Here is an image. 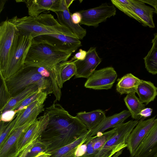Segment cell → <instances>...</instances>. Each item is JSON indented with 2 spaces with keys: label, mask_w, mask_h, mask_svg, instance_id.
<instances>
[{
  "label": "cell",
  "mask_w": 157,
  "mask_h": 157,
  "mask_svg": "<svg viewBox=\"0 0 157 157\" xmlns=\"http://www.w3.org/2000/svg\"><path fill=\"white\" fill-rule=\"evenodd\" d=\"M57 101L45 110L48 122L39 138L47 147L49 154L74 142L89 131L77 117L71 115Z\"/></svg>",
  "instance_id": "6da1fadb"
},
{
  "label": "cell",
  "mask_w": 157,
  "mask_h": 157,
  "mask_svg": "<svg viewBox=\"0 0 157 157\" xmlns=\"http://www.w3.org/2000/svg\"><path fill=\"white\" fill-rule=\"evenodd\" d=\"M21 34L33 38L45 34H62L77 37L69 29L59 24L51 14L43 13L34 17L14 16L9 20Z\"/></svg>",
  "instance_id": "7a4b0ae2"
},
{
  "label": "cell",
  "mask_w": 157,
  "mask_h": 157,
  "mask_svg": "<svg viewBox=\"0 0 157 157\" xmlns=\"http://www.w3.org/2000/svg\"><path fill=\"white\" fill-rule=\"evenodd\" d=\"M72 54L58 51L48 44L32 40L25 59L24 67H42L52 71L58 64L67 61Z\"/></svg>",
  "instance_id": "3957f363"
},
{
  "label": "cell",
  "mask_w": 157,
  "mask_h": 157,
  "mask_svg": "<svg viewBox=\"0 0 157 157\" xmlns=\"http://www.w3.org/2000/svg\"><path fill=\"white\" fill-rule=\"evenodd\" d=\"M9 92L13 97L29 86L36 84L39 89L46 91L48 94L52 93V82L50 78L42 76L36 67H24L21 72L5 80Z\"/></svg>",
  "instance_id": "277c9868"
},
{
  "label": "cell",
  "mask_w": 157,
  "mask_h": 157,
  "mask_svg": "<svg viewBox=\"0 0 157 157\" xmlns=\"http://www.w3.org/2000/svg\"><path fill=\"white\" fill-rule=\"evenodd\" d=\"M33 38L17 30L14 38L5 71L0 73L5 80L16 75L25 67V62Z\"/></svg>",
  "instance_id": "5b68a950"
},
{
  "label": "cell",
  "mask_w": 157,
  "mask_h": 157,
  "mask_svg": "<svg viewBox=\"0 0 157 157\" xmlns=\"http://www.w3.org/2000/svg\"><path fill=\"white\" fill-rule=\"evenodd\" d=\"M113 5L129 17L151 28L155 27L153 20L154 10L141 0H112Z\"/></svg>",
  "instance_id": "8992f818"
},
{
  "label": "cell",
  "mask_w": 157,
  "mask_h": 157,
  "mask_svg": "<svg viewBox=\"0 0 157 157\" xmlns=\"http://www.w3.org/2000/svg\"><path fill=\"white\" fill-rule=\"evenodd\" d=\"M138 122V120H130L117 126L114 135L105 143L95 157H112L126 147L128 136Z\"/></svg>",
  "instance_id": "52a82bcc"
},
{
  "label": "cell",
  "mask_w": 157,
  "mask_h": 157,
  "mask_svg": "<svg viewBox=\"0 0 157 157\" xmlns=\"http://www.w3.org/2000/svg\"><path fill=\"white\" fill-rule=\"evenodd\" d=\"M33 41L48 44L58 51L67 53L74 52L82 46L78 38L62 34L40 35L33 38Z\"/></svg>",
  "instance_id": "ba28073f"
},
{
  "label": "cell",
  "mask_w": 157,
  "mask_h": 157,
  "mask_svg": "<svg viewBox=\"0 0 157 157\" xmlns=\"http://www.w3.org/2000/svg\"><path fill=\"white\" fill-rule=\"evenodd\" d=\"M17 30L15 26L6 19L0 26V73L6 68L9 53Z\"/></svg>",
  "instance_id": "9c48e42d"
},
{
  "label": "cell",
  "mask_w": 157,
  "mask_h": 157,
  "mask_svg": "<svg viewBox=\"0 0 157 157\" xmlns=\"http://www.w3.org/2000/svg\"><path fill=\"white\" fill-rule=\"evenodd\" d=\"M82 19L80 24L97 27L99 23L105 21L108 18L114 16L116 10L113 5L104 3L99 6L79 11Z\"/></svg>",
  "instance_id": "30bf717a"
},
{
  "label": "cell",
  "mask_w": 157,
  "mask_h": 157,
  "mask_svg": "<svg viewBox=\"0 0 157 157\" xmlns=\"http://www.w3.org/2000/svg\"><path fill=\"white\" fill-rule=\"evenodd\" d=\"M117 77V72L112 67L95 70L87 79L85 87L95 90L112 88Z\"/></svg>",
  "instance_id": "8fae6325"
},
{
  "label": "cell",
  "mask_w": 157,
  "mask_h": 157,
  "mask_svg": "<svg viewBox=\"0 0 157 157\" xmlns=\"http://www.w3.org/2000/svg\"><path fill=\"white\" fill-rule=\"evenodd\" d=\"M48 94L47 92L43 91L36 100L25 109L17 113L16 121L12 132L26 123L37 119L39 115L45 110L44 103Z\"/></svg>",
  "instance_id": "7c38bea8"
},
{
  "label": "cell",
  "mask_w": 157,
  "mask_h": 157,
  "mask_svg": "<svg viewBox=\"0 0 157 157\" xmlns=\"http://www.w3.org/2000/svg\"><path fill=\"white\" fill-rule=\"evenodd\" d=\"M48 121V114H44L37 119L20 137L17 145L18 156L28 145L39 138L45 128Z\"/></svg>",
  "instance_id": "4fadbf2b"
},
{
  "label": "cell",
  "mask_w": 157,
  "mask_h": 157,
  "mask_svg": "<svg viewBox=\"0 0 157 157\" xmlns=\"http://www.w3.org/2000/svg\"><path fill=\"white\" fill-rule=\"evenodd\" d=\"M101 61V59L99 56L96 52V48L90 47L87 51L84 60L74 61L76 69L75 78L87 79L95 70Z\"/></svg>",
  "instance_id": "5bb4252c"
},
{
  "label": "cell",
  "mask_w": 157,
  "mask_h": 157,
  "mask_svg": "<svg viewBox=\"0 0 157 157\" xmlns=\"http://www.w3.org/2000/svg\"><path fill=\"white\" fill-rule=\"evenodd\" d=\"M156 116L146 120H141L130 133L127 141V147L132 156L140 144L153 125Z\"/></svg>",
  "instance_id": "9a60e30c"
},
{
  "label": "cell",
  "mask_w": 157,
  "mask_h": 157,
  "mask_svg": "<svg viewBox=\"0 0 157 157\" xmlns=\"http://www.w3.org/2000/svg\"><path fill=\"white\" fill-rule=\"evenodd\" d=\"M131 157H157V118Z\"/></svg>",
  "instance_id": "2e32d148"
},
{
  "label": "cell",
  "mask_w": 157,
  "mask_h": 157,
  "mask_svg": "<svg viewBox=\"0 0 157 157\" xmlns=\"http://www.w3.org/2000/svg\"><path fill=\"white\" fill-rule=\"evenodd\" d=\"M37 119L26 123L12 132L3 145L0 147V157H18L17 147L20 137Z\"/></svg>",
  "instance_id": "e0dca14e"
},
{
  "label": "cell",
  "mask_w": 157,
  "mask_h": 157,
  "mask_svg": "<svg viewBox=\"0 0 157 157\" xmlns=\"http://www.w3.org/2000/svg\"><path fill=\"white\" fill-rule=\"evenodd\" d=\"M28 9L29 16L36 17L50 10L54 12L60 10V0H23Z\"/></svg>",
  "instance_id": "ac0fdd59"
},
{
  "label": "cell",
  "mask_w": 157,
  "mask_h": 157,
  "mask_svg": "<svg viewBox=\"0 0 157 157\" xmlns=\"http://www.w3.org/2000/svg\"><path fill=\"white\" fill-rule=\"evenodd\" d=\"M130 116L131 114L129 111L124 110L119 113L106 117L97 126L91 130H89L87 136L90 138L98 133H103L109 128H114L123 123L124 121Z\"/></svg>",
  "instance_id": "d6986e66"
},
{
  "label": "cell",
  "mask_w": 157,
  "mask_h": 157,
  "mask_svg": "<svg viewBox=\"0 0 157 157\" xmlns=\"http://www.w3.org/2000/svg\"><path fill=\"white\" fill-rule=\"evenodd\" d=\"M55 13L59 24L69 29L79 40L82 39L86 36V30L79 24H75L72 22L69 8H64L62 11Z\"/></svg>",
  "instance_id": "ffe728a7"
},
{
  "label": "cell",
  "mask_w": 157,
  "mask_h": 157,
  "mask_svg": "<svg viewBox=\"0 0 157 157\" xmlns=\"http://www.w3.org/2000/svg\"><path fill=\"white\" fill-rule=\"evenodd\" d=\"M55 71L57 83L61 89L65 82L75 75L76 67L74 61H67L57 65Z\"/></svg>",
  "instance_id": "44dd1931"
},
{
  "label": "cell",
  "mask_w": 157,
  "mask_h": 157,
  "mask_svg": "<svg viewBox=\"0 0 157 157\" xmlns=\"http://www.w3.org/2000/svg\"><path fill=\"white\" fill-rule=\"evenodd\" d=\"M87 127L88 130L94 128L106 118L105 112L100 109L91 112H80L76 116Z\"/></svg>",
  "instance_id": "7402d4cb"
},
{
  "label": "cell",
  "mask_w": 157,
  "mask_h": 157,
  "mask_svg": "<svg viewBox=\"0 0 157 157\" xmlns=\"http://www.w3.org/2000/svg\"><path fill=\"white\" fill-rule=\"evenodd\" d=\"M141 79L131 73L127 74L117 79V91L121 95L136 93L137 86Z\"/></svg>",
  "instance_id": "603a6c76"
},
{
  "label": "cell",
  "mask_w": 157,
  "mask_h": 157,
  "mask_svg": "<svg viewBox=\"0 0 157 157\" xmlns=\"http://www.w3.org/2000/svg\"><path fill=\"white\" fill-rule=\"evenodd\" d=\"M136 93L141 102L147 105L155 99L157 95V88L150 81L141 79Z\"/></svg>",
  "instance_id": "cb8c5ba5"
},
{
  "label": "cell",
  "mask_w": 157,
  "mask_h": 157,
  "mask_svg": "<svg viewBox=\"0 0 157 157\" xmlns=\"http://www.w3.org/2000/svg\"><path fill=\"white\" fill-rule=\"evenodd\" d=\"M89 131L74 142L51 153L50 157H77L76 152L78 147L91 138L87 136Z\"/></svg>",
  "instance_id": "d4e9b609"
},
{
  "label": "cell",
  "mask_w": 157,
  "mask_h": 157,
  "mask_svg": "<svg viewBox=\"0 0 157 157\" xmlns=\"http://www.w3.org/2000/svg\"><path fill=\"white\" fill-rule=\"evenodd\" d=\"M39 90L40 89L36 84L29 86L16 95L12 97L0 114L7 110H15L24 100Z\"/></svg>",
  "instance_id": "484cf974"
},
{
  "label": "cell",
  "mask_w": 157,
  "mask_h": 157,
  "mask_svg": "<svg viewBox=\"0 0 157 157\" xmlns=\"http://www.w3.org/2000/svg\"><path fill=\"white\" fill-rule=\"evenodd\" d=\"M124 101L132 117L136 120L140 119L141 117L139 114L145 108V105L136 97L135 93L128 94L124 98Z\"/></svg>",
  "instance_id": "4316f807"
},
{
  "label": "cell",
  "mask_w": 157,
  "mask_h": 157,
  "mask_svg": "<svg viewBox=\"0 0 157 157\" xmlns=\"http://www.w3.org/2000/svg\"><path fill=\"white\" fill-rule=\"evenodd\" d=\"M154 35L152 47L144 59L145 67L148 72L156 75L157 74V33Z\"/></svg>",
  "instance_id": "83f0119b"
},
{
  "label": "cell",
  "mask_w": 157,
  "mask_h": 157,
  "mask_svg": "<svg viewBox=\"0 0 157 157\" xmlns=\"http://www.w3.org/2000/svg\"><path fill=\"white\" fill-rule=\"evenodd\" d=\"M43 152H47V147L38 138L26 147L17 157H35Z\"/></svg>",
  "instance_id": "f1b7e54d"
},
{
  "label": "cell",
  "mask_w": 157,
  "mask_h": 157,
  "mask_svg": "<svg viewBox=\"0 0 157 157\" xmlns=\"http://www.w3.org/2000/svg\"><path fill=\"white\" fill-rule=\"evenodd\" d=\"M116 129L117 127L109 131L98 133L94 136L93 147L95 156L105 143L114 135Z\"/></svg>",
  "instance_id": "f546056e"
},
{
  "label": "cell",
  "mask_w": 157,
  "mask_h": 157,
  "mask_svg": "<svg viewBox=\"0 0 157 157\" xmlns=\"http://www.w3.org/2000/svg\"><path fill=\"white\" fill-rule=\"evenodd\" d=\"M16 119V114L14 119L9 122L0 121V147L3 145L11 134Z\"/></svg>",
  "instance_id": "4dcf8cb0"
},
{
  "label": "cell",
  "mask_w": 157,
  "mask_h": 157,
  "mask_svg": "<svg viewBox=\"0 0 157 157\" xmlns=\"http://www.w3.org/2000/svg\"><path fill=\"white\" fill-rule=\"evenodd\" d=\"M1 86L0 89V112L1 113L10 99L11 96L7 88L5 79L0 74Z\"/></svg>",
  "instance_id": "1f68e13d"
},
{
  "label": "cell",
  "mask_w": 157,
  "mask_h": 157,
  "mask_svg": "<svg viewBox=\"0 0 157 157\" xmlns=\"http://www.w3.org/2000/svg\"><path fill=\"white\" fill-rule=\"evenodd\" d=\"M44 91L39 90L36 92L35 93L24 100L22 103L14 110L17 113L25 109L28 105L36 100L40 95L42 92Z\"/></svg>",
  "instance_id": "d6a6232c"
},
{
  "label": "cell",
  "mask_w": 157,
  "mask_h": 157,
  "mask_svg": "<svg viewBox=\"0 0 157 157\" xmlns=\"http://www.w3.org/2000/svg\"><path fill=\"white\" fill-rule=\"evenodd\" d=\"M17 113L13 110L5 111L0 114V121L9 122L14 119Z\"/></svg>",
  "instance_id": "836d02e7"
},
{
  "label": "cell",
  "mask_w": 157,
  "mask_h": 157,
  "mask_svg": "<svg viewBox=\"0 0 157 157\" xmlns=\"http://www.w3.org/2000/svg\"><path fill=\"white\" fill-rule=\"evenodd\" d=\"M87 53V52L80 49L70 61H73L76 60H83L85 58Z\"/></svg>",
  "instance_id": "e575fe53"
},
{
  "label": "cell",
  "mask_w": 157,
  "mask_h": 157,
  "mask_svg": "<svg viewBox=\"0 0 157 157\" xmlns=\"http://www.w3.org/2000/svg\"><path fill=\"white\" fill-rule=\"evenodd\" d=\"M71 19L72 22L75 24H79L82 19V15L79 12H76L71 14Z\"/></svg>",
  "instance_id": "d590c367"
},
{
  "label": "cell",
  "mask_w": 157,
  "mask_h": 157,
  "mask_svg": "<svg viewBox=\"0 0 157 157\" xmlns=\"http://www.w3.org/2000/svg\"><path fill=\"white\" fill-rule=\"evenodd\" d=\"M152 109L150 108H145L142 110L139 114L141 117L145 118L150 116L152 112Z\"/></svg>",
  "instance_id": "8d00e7d4"
},
{
  "label": "cell",
  "mask_w": 157,
  "mask_h": 157,
  "mask_svg": "<svg viewBox=\"0 0 157 157\" xmlns=\"http://www.w3.org/2000/svg\"><path fill=\"white\" fill-rule=\"evenodd\" d=\"M50 154L46 152H41L35 157H50Z\"/></svg>",
  "instance_id": "74e56055"
},
{
  "label": "cell",
  "mask_w": 157,
  "mask_h": 157,
  "mask_svg": "<svg viewBox=\"0 0 157 157\" xmlns=\"http://www.w3.org/2000/svg\"><path fill=\"white\" fill-rule=\"evenodd\" d=\"M6 0H1L0 2V13H1L4 8V5L6 2Z\"/></svg>",
  "instance_id": "f35d334b"
},
{
  "label": "cell",
  "mask_w": 157,
  "mask_h": 157,
  "mask_svg": "<svg viewBox=\"0 0 157 157\" xmlns=\"http://www.w3.org/2000/svg\"><path fill=\"white\" fill-rule=\"evenodd\" d=\"M154 9V12L157 14V0H153L151 6Z\"/></svg>",
  "instance_id": "ab89813d"
},
{
  "label": "cell",
  "mask_w": 157,
  "mask_h": 157,
  "mask_svg": "<svg viewBox=\"0 0 157 157\" xmlns=\"http://www.w3.org/2000/svg\"><path fill=\"white\" fill-rule=\"evenodd\" d=\"M124 149H122L117 152L112 157H118L122 153Z\"/></svg>",
  "instance_id": "60d3db41"
},
{
  "label": "cell",
  "mask_w": 157,
  "mask_h": 157,
  "mask_svg": "<svg viewBox=\"0 0 157 157\" xmlns=\"http://www.w3.org/2000/svg\"><path fill=\"white\" fill-rule=\"evenodd\" d=\"M130 157H131L130 156Z\"/></svg>",
  "instance_id": "b9f144b4"
}]
</instances>
